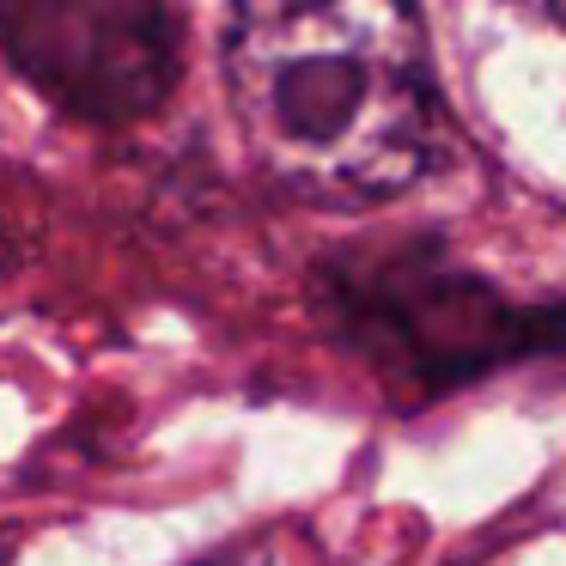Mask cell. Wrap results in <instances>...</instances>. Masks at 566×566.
<instances>
[{
	"instance_id": "obj_1",
	"label": "cell",
	"mask_w": 566,
	"mask_h": 566,
	"mask_svg": "<svg viewBox=\"0 0 566 566\" xmlns=\"http://www.w3.org/2000/svg\"><path fill=\"white\" fill-rule=\"evenodd\" d=\"M226 98L274 184L371 208L432 171L444 128L420 0H232Z\"/></svg>"
},
{
	"instance_id": "obj_2",
	"label": "cell",
	"mask_w": 566,
	"mask_h": 566,
	"mask_svg": "<svg viewBox=\"0 0 566 566\" xmlns=\"http://www.w3.org/2000/svg\"><path fill=\"white\" fill-rule=\"evenodd\" d=\"M317 317L402 396H439L566 342V311L517 305L427 238L354 244L311 274Z\"/></svg>"
},
{
	"instance_id": "obj_3",
	"label": "cell",
	"mask_w": 566,
	"mask_h": 566,
	"mask_svg": "<svg viewBox=\"0 0 566 566\" xmlns=\"http://www.w3.org/2000/svg\"><path fill=\"white\" fill-rule=\"evenodd\" d=\"M0 38L19 74L92 123L147 116L184 50L165 0H0Z\"/></svg>"
},
{
	"instance_id": "obj_4",
	"label": "cell",
	"mask_w": 566,
	"mask_h": 566,
	"mask_svg": "<svg viewBox=\"0 0 566 566\" xmlns=\"http://www.w3.org/2000/svg\"><path fill=\"white\" fill-rule=\"evenodd\" d=\"M208 566H274V560H269V548H238V554H220Z\"/></svg>"
},
{
	"instance_id": "obj_5",
	"label": "cell",
	"mask_w": 566,
	"mask_h": 566,
	"mask_svg": "<svg viewBox=\"0 0 566 566\" xmlns=\"http://www.w3.org/2000/svg\"><path fill=\"white\" fill-rule=\"evenodd\" d=\"M548 13H554V25L566 31V0H548Z\"/></svg>"
}]
</instances>
